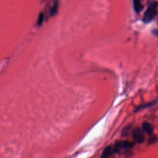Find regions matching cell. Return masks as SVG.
<instances>
[{
	"label": "cell",
	"instance_id": "1",
	"mask_svg": "<svg viewBox=\"0 0 158 158\" xmlns=\"http://www.w3.org/2000/svg\"><path fill=\"white\" fill-rule=\"evenodd\" d=\"M134 143L129 141H119L113 145L109 146L104 149L101 158H108L113 155L127 151L134 147Z\"/></svg>",
	"mask_w": 158,
	"mask_h": 158
},
{
	"label": "cell",
	"instance_id": "2",
	"mask_svg": "<svg viewBox=\"0 0 158 158\" xmlns=\"http://www.w3.org/2000/svg\"><path fill=\"white\" fill-rule=\"evenodd\" d=\"M157 13V3L155 1L151 3L146 9L143 17V22L145 24L151 22Z\"/></svg>",
	"mask_w": 158,
	"mask_h": 158
},
{
	"label": "cell",
	"instance_id": "3",
	"mask_svg": "<svg viewBox=\"0 0 158 158\" xmlns=\"http://www.w3.org/2000/svg\"><path fill=\"white\" fill-rule=\"evenodd\" d=\"M144 130L140 129V128L137 127L134 129L132 133L133 138L134 141L137 143H142L145 140V134L143 133Z\"/></svg>",
	"mask_w": 158,
	"mask_h": 158
},
{
	"label": "cell",
	"instance_id": "4",
	"mask_svg": "<svg viewBox=\"0 0 158 158\" xmlns=\"http://www.w3.org/2000/svg\"><path fill=\"white\" fill-rule=\"evenodd\" d=\"M133 5L134 11L136 13H139L143 8L141 0H133Z\"/></svg>",
	"mask_w": 158,
	"mask_h": 158
},
{
	"label": "cell",
	"instance_id": "5",
	"mask_svg": "<svg viewBox=\"0 0 158 158\" xmlns=\"http://www.w3.org/2000/svg\"><path fill=\"white\" fill-rule=\"evenodd\" d=\"M143 130L147 133L148 135H151L153 132V129L152 125L148 122H144L142 125Z\"/></svg>",
	"mask_w": 158,
	"mask_h": 158
},
{
	"label": "cell",
	"instance_id": "6",
	"mask_svg": "<svg viewBox=\"0 0 158 158\" xmlns=\"http://www.w3.org/2000/svg\"><path fill=\"white\" fill-rule=\"evenodd\" d=\"M156 103V101H151V102H149V103H146V104H143V105H141V106H139L136 109V110H135V112H137V111H140V110H144V109L148 108H149V107H151Z\"/></svg>",
	"mask_w": 158,
	"mask_h": 158
},
{
	"label": "cell",
	"instance_id": "7",
	"mask_svg": "<svg viewBox=\"0 0 158 158\" xmlns=\"http://www.w3.org/2000/svg\"><path fill=\"white\" fill-rule=\"evenodd\" d=\"M58 3H56L54 4V6L52 7V8L50 10L51 16H55V14L58 12Z\"/></svg>",
	"mask_w": 158,
	"mask_h": 158
},
{
	"label": "cell",
	"instance_id": "8",
	"mask_svg": "<svg viewBox=\"0 0 158 158\" xmlns=\"http://www.w3.org/2000/svg\"><path fill=\"white\" fill-rule=\"evenodd\" d=\"M43 21H44V14L43 13H41L39 14L38 17V21H37V25H38L39 27H41Z\"/></svg>",
	"mask_w": 158,
	"mask_h": 158
},
{
	"label": "cell",
	"instance_id": "9",
	"mask_svg": "<svg viewBox=\"0 0 158 158\" xmlns=\"http://www.w3.org/2000/svg\"><path fill=\"white\" fill-rule=\"evenodd\" d=\"M157 140H158V139L156 136H152L149 138L148 144L149 145H152V144L155 143L156 141H157Z\"/></svg>",
	"mask_w": 158,
	"mask_h": 158
},
{
	"label": "cell",
	"instance_id": "10",
	"mask_svg": "<svg viewBox=\"0 0 158 158\" xmlns=\"http://www.w3.org/2000/svg\"><path fill=\"white\" fill-rule=\"evenodd\" d=\"M152 33H153V34L155 35L158 37V30H153V32H152Z\"/></svg>",
	"mask_w": 158,
	"mask_h": 158
}]
</instances>
